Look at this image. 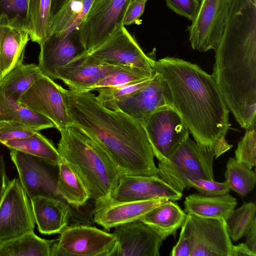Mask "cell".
Returning <instances> with one entry per match:
<instances>
[{"label": "cell", "mask_w": 256, "mask_h": 256, "mask_svg": "<svg viewBox=\"0 0 256 256\" xmlns=\"http://www.w3.org/2000/svg\"><path fill=\"white\" fill-rule=\"evenodd\" d=\"M153 67L168 87L172 106L198 144L224 153L232 145L225 137L230 110L212 74L177 58L154 60Z\"/></svg>", "instance_id": "1"}, {"label": "cell", "mask_w": 256, "mask_h": 256, "mask_svg": "<svg viewBox=\"0 0 256 256\" xmlns=\"http://www.w3.org/2000/svg\"><path fill=\"white\" fill-rule=\"evenodd\" d=\"M72 124L100 146L126 174L157 176L154 155L141 122L103 106L90 92L64 89Z\"/></svg>", "instance_id": "2"}, {"label": "cell", "mask_w": 256, "mask_h": 256, "mask_svg": "<svg viewBox=\"0 0 256 256\" xmlns=\"http://www.w3.org/2000/svg\"><path fill=\"white\" fill-rule=\"evenodd\" d=\"M214 50L212 76L230 111L242 128L256 127V16L230 12Z\"/></svg>", "instance_id": "3"}, {"label": "cell", "mask_w": 256, "mask_h": 256, "mask_svg": "<svg viewBox=\"0 0 256 256\" xmlns=\"http://www.w3.org/2000/svg\"><path fill=\"white\" fill-rule=\"evenodd\" d=\"M57 149L80 177L94 205L108 202L126 174L100 146L72 124L60 132Z\"/></svg>", "instance_id": "4"}, {"label": "cell", "mask_w": 256, "mask_h": 256, "mask_svg": "<svg viewBox=\"0 0 256 256\" xmlns=\"http://www.w3.org/2000/svg\"><path fill=\"white\" fill-rule=\"evenodd\" d=\"M223 154L220 150L202 146L190 137L167 158L158 162V176L180 192L187 188L190 179L214 180L213 162Z\"/></svg>", "instance_id": "5"}, {"label": "cell", "mask_w": 256, "mask_h": 256, "mask_svg": "<svg viewBox=\"0 0 256 256\" xmlns=\"http://www.w3.org/2000/svg\"><path fill=\"white\" fill-rule=\"evenodd\" d=\"M116 244L112 233L88 225L67 226L52 244L50 256H112Z\"/></svg>", "instance_id": "6"}, {"label": "cell", "mask_w": 256, "mask_h": 256, "mask_svg": "<svg viewBox=\"0 0 256 256\" xmlns=\"http://www.w3.org/2000/svg\"><path fill=\"white\" fill-rule=\"evenodd\" d=\"M140 122L158 162L168 158L190 137L188 130L172 106L162 107Z\"/></svg>", "instance_id": "7"}, {"label": "cell", "mask_w": 256, "mask_h": 256, "mask_svg": "<svg viewBox=\"0 0 256 256\" xmlns=\"http://www.w3.org/2000/svg\"><path fill=\"white\" fill-rule=\"evenodd\" d=\"M181 232L190 242V256H231L233 244L223 219L187 214Z\"/></svg>", "instance_id": "8"}, {"label": "cell", "mask_w": 256, "mask_h": 256, "mask_svg": "<svg viewBox=\"0 0 256 256\" xmlns=\"http://www.w3.org/2000/svg\"><path fill=\"white\" fill-rule=\"evenodd\" d=\"M17 102L34 112L50 120L60 132L72 124L64 88L44 74Z\"/></svg>", "instance_id": "9"}, {"label": "cell", "mask_w": 256, "mask_h": 256, "mask_svg": "<svg viewBox=\"0 0 256 256\" xmlns=\"http://www.w3.org/2000/svg\"><path fill=\"white\" fill-rule=\"evenodd\" d=\"M35 223L30 200L14 178L0 202V244L34 232Z\"/></svg>", "instance_id": "10"}, {"label": "cell", "mask_w": 256, "mask_h": 256, "mask_svg": "<svg viewBox=\"0 0 256 256\" xmlns=\"http://www.w3.org/2000/svg\"><path fill=\"white\" fill-rule=\"evenodd\" d=\"M131 1L94 0L77 30L78 38L85 52L103 42L118 24H122Z\"/></svg>", "instance_id": "11"}, {"label": "cell", "mask_w": 256, "mask_h": 256, "mask_svg": "<svg viewBox=\"0 0 256 256\" xmlns=\"http://www.w3.org/2000/svg\"><path fill=\"white\" fill-rule=\"evenodd\" d=\"M10 156L30 199L38 196L62 198L57 190L58 166L20 150H10Z\"/></svg>", "instance_id": "12"}, {"label": "cell", "mask_w": 256, "mask_h": 256, "mask_svg": "<svg viewBox=\"0 0 256 256\" xmlns=\"http://www.w3.org/2000/svg\"><path fill=\"white\" fill-rule=\"evenodd\" d=\"M232 0H200L192 24L188 27L192 49L214 50L221 38Z\"/></svg>", "instance_id": "13"}, {"label": "cell", "mask_w": 256, "mask_h": 256, "mask_svg": "<svg viewBox=\"0 0 256 256\" xmlns=\"http://www.w3.org/2000/svg\"><path fill=\"white\" fill-rule=\"evenodd\" d=\"M108 62L154 72V60L146 56L122 24L101 44L86 52Z\"/></svg>", "instance_id": "14"}, {"label": "cell", "mask_w": 256, "mask_h": 256, "mask_svg": "<svg viewBox=\"0 0 256 256\" xmlns=\"http://www.w3.org/2000/svg\"><path fill=\"white\" fill-rule=\"evenodd\" d=\"M182 197V192L158 175L124 174L120 177L118 185L107 202L142 200L159 198H166L176 202L181 200Z\"/></svg>", "instance_id": "15"}, {"label": "cell", "mask_w": 256, "mask_h": 256, "mask_svg": "<svg viewBox=\"0 0 256 256\" xmlns=\"http://www.w3.org/2000/svg\"><path fill=\"white\" fill-rule=\"evenodd\" d=\"M116 65L84 52L60 68L56 72V80H62L70 90L91 92Z\"/></svg>", "instance_id": "16"}, {"label": "cell", "mask_w": 256, "mask_h": 256, "mask_svg": "<svg viewBox=\"0 0 256 256\" xmlns=\"http://www.w3.org/2000/svg\"><path fill=\"white\" fill-rule=\"evenodd\" d=\"M116 244L112 256H159L163 240L138 220L114 228Z\"/></svg>", "instance_id": "17"}, {"label": "cell", "mask_w": 256, "mask_h": 256, "mask_svg": "<svg viewBox=\"0 0 256 256\" xmlns=\"http://www.w3.org/2000/svg\"><path fill=\"white\" fill-rule=\"evenodd\" d=\"M148 84L130 97L112 105L108 108L120 110L140 121L166 106H172L170 92L162 76L154 70Z\"/></svg>", "instance_id": "18"}, {"label": "cell", "mask_w": 256, "mask_h": 256, "mask_svg": "<svg viewBox=\"0 0 256 256\" xmlns=\"http://www.w3.org/2000/svg\"><path fill=\"white\" fill-rule=\"evenodd\" d=\"M40 46L38 65L44 74L53 80L60 68L85 52L77 31L62 35L51 34Z\"/></svg>", "instance_id": "19"}, {"label": "cell", "mask_w": 256, "mask_h": 256, "mask_svg": "<svg viewBox=\"0 0 256 256\" xmlns=\"http://www.w3.org/2000/svg\"><path fill=\"white\" fill-rule=\"evenodd\" d=\"M170 200L159 198L146 200L108 202L94 205V220L105 230L116 226L140 220L156 208Z\"/></svg>", "instance_id": "20"}, {"label": "cell", "mask_w": 256, "mask_h": 256, "mask_svg": "<svg viewBox=\"0 0 256 256\" xmlns=\"http://www.w3.org/2000/svg\"><path fill=\"white\" fill-rule=\"evenodd\" d=\"M30 200L35 222L40 233L60 234L68 226L71 210L62 198L38 196Z\"/></svg>", "instance_id": "21"}, {"label": "cell", "mask_w": 256, "mask_h": 256, "mask_svg": "<svg viewBox=\"0 0 256 256\" xmlns=\"http://www.w3.org/2000/svg\"><path fill=\"white\" fill-rule=\"evenodd\" d=\"M94 0H57L52 5L50 34L77 31Z\"/></svg>", "instance_id": "22"}, {"label": "cell", "mask_w": 256, "mask_h": 256, "mask_svg": "<svg viewBox=\"0 0 256 256\" xmlns=\"http://www.w3.org/2000/svg\"><path fill=\"white\" fill-rule=\"evenodd\" d=\"M30 39L29 32L26 27L8 22L1 39L2 78L12 68L23 63L26 47Z\"/></svg>", "instance_id": "23"}, {"label": "cell", "mask_w": 256, "mask_h": 256, "mask_svg": "<svg viewBox=\"0 0 256 256\" xmlns=\"http://www.w3.org/2000/svg\"><path fill=\"white\" fill-rule=\"evenodd\" d=\"M238 204L236 198L229 194L207 196L200 193L189 194L185 198L184 212L206 218L225 220Z\"/></svg>", "instance_id": "24"}, {"label": "cell", "mask_w": 256, "mask_h": 256, "mask_svg": "<svg viewBox=\"0 0 256 256\" xmlns=\"http://www.w3.org/2000/svg\"><path fill=\"white\" fill-rule=\"evenodd\" d=\"M187 214L178 203L169 200L153 209L140 220L152 229L162 240L168 236H175L178 228H182Z\"/></svg>", "instance_id": "25"}, {"label": "cell", "mask_w": 256, "mask_h": 256, "mask_svg": "<svg viewBox=\"0 0 256 256\" xmlns=\"http://www.w3.org/2000/svg\"><path fill=\"white\" fill-rule=\"evenodd\" d=\"M57 190L62 199L76 208L84 205L90 198L80 177L63 158L58 166Z\"/></svg>", "instance_id": "26"}, {"label": "cell", "mask_w": 256, "mask_h": 256, "mask_svg": "<svg viewBox=\"0 0 256 256\" xmlns=\"http://www.w3.org/2000/svg\"><path fill=\"white\" fill-rule=\"evenodd\" d=\"M43 74L38 65L22 63L2 78L0 92L17 101Z\"/></svg>", "instance_id": "27"}, {"label": "cell", "mask_w": 256, "mask_h": 256, "mask_svg": "<svg viewBox=\"0 0 256 256\" xmlns=\"http://www.w3.org/2000/svg\"><path fill=\"white\" fill-rule=\"evenodd\" d=\"M3 121L20 122L38 131L56 128L47 118L34 112L0 92V122Z\"/></svg>", "instance_id": "28"}, {"label": "cell", "mask_w": 256, "mask_h": 256, "mask_svg": "<svg viewBox=\"0 0 256 256\" xmlns=\"http://www.w3.org/2000/svg\"><path fill=\"white\" fill-rule=\"evenodd\" d=\"M10 150H14L40 158L58 166L62 158L54 144L39 131L22 138L10 140L2 143Z\"/></svg>", "instance_id": "29"}, {"label": "cell", "mask_w": 256, "mask_h": 256, "mask_svg": "<svg viewBox=\"0 0 256 256\" xmlns=\"http://www.w3.org/2000/svg\"><path fill=\"white\" fill-rule=\"evenodd\" d=\"M54 240L40 238L34 232H28L0 244V256H50Z\"/></svg>", "instance_id": "30"}, {"label": "cell", "mask_w": 256, "mask_h": 256, "mask_svg": "<svg viewBox=\"0 0 256 256\" xmlns=\"http://www.w3.org/2000/svg\"><path fill=\"white\" fill-rule=\"evenodd\" d=\"M52 0H28V30L40 45L50 35Z\"/></svg>", "instance_id": "31"}, {"label": "cell", "mask_w": 256, "mask_h": 256, "mask_svg": "<svg viewBox=\"0 0 256 256\" xmlns=\"http://www.w3.org/2000/svg\"><path fill=\"white\" fill-rule=\"evenodd\" d=\"M224 176L230 190L241 196H246L254 187L256 174L254 171L230 158L226 166Z\"/></svg>", "instance_id": "32"}, {"label": "cell", "mask_w": 256, "mask_h": 256, "mask_svg": "<svg viewBox=\"0 0 256 256\" xmlns=\"http://www.w3.org/2000/svg\"><path fill=\"white\" fill-rule=\"evenodd\" d=\"M256 206L252 202H244L234 209L224 220L227 232L233 242L244 236L254 220L256 218Z\"/></svg>", "instance_id": "33"}, {"label": "cell", "mask_w": 256, "mask_h": 256, "mask_svg": "<svg viewBox=\"0 0 256 256\" xmlns=\"http://www.w3.org/2000/svg\"><path fill=\"white\" fill-rule=\"evenodd\" d=\"M154 72L132 66L116 64L104 78L92 88V90L102 87L118 86L143 80L152 78Z\"/></svg>", "instance_id": "34"}, {"label": "cell", "mask_w": 256, "mask_h": 256, "mask_svg": "<svg viewBox=\"0 0 256 256\" xmlns=\"http://www.w3.org/2000/svg\"><path fill=\"white\" fill-rule=\"evenodd\" d=\"M152 78L123 85L98 88L94 90L98 93L96 98L103 106L109 108L113 104L124 100L141 90L148 84Z\"/></svg>", "instance_id": "35"}, {"label": "cell", "mask_w": 256, "mask_h": 256, "mask_svg": "<svg viewBox=\"0 0 256 256\" xmlns=\"http://www.w3.org/2000/svg\"><path fill=\"white\" fill-rule=\"evenodd\" d=\"M235 159L252 168L256 163V127L246 130L243 138L238 142L235 150Z\"/></svg>", "instance_id": "36"}, {"label": "cell", "mask_w": 256, "mask_h": 256, "mask_svg": "<svg viewBox=\"0 0 256 256\" xmlns=\"http://www.w3.org/2000/svg\"><path fill=\"white\" fill-rule=\"evenodd\" d=\"M28 10V0H0V16H5L10 24L27 28Z\"/></svg>", "instance_id": "37"}, {"label": "cell", "mask_w": 256, "mask_h": 256, "mask_svg": "<svg viewBox=\"0 0 256 256\" xmlns=\"http://www.w3.org/2000/svg\"><path fill=\"white\" fill-rule=\"evenodd\" d=\"M195 188L200 194L207 196H216L229 194L230 190L226 180L220 182L203 178L190 179L187 181V188Z\"/></svg>", "instance_id": "38"}, {"label": "cell", "mask_w": 256, "mask_h": 256, "mask_svg": "<svg viewBox=\"0 0 256 256\" xmlns=\"http://www.w3.org/2000/svg\"><path fill=\"white\" fill-rule=\"evenodd\" d=\"M38 130L24 124L10 121L0 122V143L10 140L30 136Z\"/></svg>", "instance_id": "39"}, {"label": "cell", "mask_w": 256, "mask_h": 256, "mask_svg": "<svg viewBox=\"0 0 256 256\" xmlns=\"http://www.w3.org/2000/svg\"><path fill=\"white\" fill-rule=\"evenodd\" d=\"M168 8L176 14L192 21L199 5V0H165Z\"/></svg>", "instance_id": "40"}, {"label": "cell", "mask_w": 256, "mask_h": 256, "mask_svg": "<svg viewBox=\"0 0 256 256\" xmlns=\"http://www.w3.org/2000/svg\"><path fill=\"white\" fill-rule=\"evenodd\" d=\"M146 2V0H132L124 13L122 24L125 26L136 23L144 12Z\"/></svg>", "instance_id": "41"}, {"label": "cell", "mask_w": 256, "mask_h": 256, "mask_svg": "<svg viewBox=\"0 0 256 256\" xmlns=\"http://www.w3.org/2000/svg\"><path fill=\"white\" fill-rule=\"evenodd\" d=\"M191 246L188 238L180 232L176 244L173 247L170 256H190Z\"/></svg>", "instance_id": "42"}, {"label": "cell", "mask_w": 256, "mask_h": 256, "mask_svg": "<svg viewBox=\"0 0 256 256\" xmlns=\"http://www.w3.org/2000/svg\"><path fill=\"white\" fill-rule=\"evenodd\" d=\"M10 182L6 173L4 155L0 150V202Z\"/></svg>", "instance_id": "43"}, {"label": "cell", "mask_w": 256, "mask_h": 256, "mask_svg": "<svg viewBox=\"0 0 256 256\" xmlns=\"http://www.w3.org/2000/svg\"><path fill=\"white\" fill-rule=\"evenodd\" d=\"M245 236L246 244L254 253L256 254V218L252 221Z\"/></svg>", "instance_id": "44"}, {"label": "cell", "mask_w": 256, "mask_h": 256, "mask_svg": "<svg viewBox=\"0 0 256 256\" xmlns=\"http://www.w3.org/2000/svg\"><path fill=\"white\" fill-rule=\"evenodd\" d=\"M247 246L246 243H240L236 246H232L231 256H256Z\"/></svg>", "instance_id": "45"}, {"label": "cell", "mask_w": 256, "mask_h": 256, "mask_svg": "<svg viewBox=\"0 0 256 256\" xmlns=\"http://www.w3.org/2000/svg\"><path fill=\"white\" fill-rule=\"evenodd\" d=\"M8 21L6 17L4 15L0 16V80L2 79V72H1V49H0V44H1V39L2 37V35L4 32V27L8 24Z\"/></svg>", "instance_id": "46"}, {"label": "cell", "mask_w": 256, "mask_h": 256, "mask_svg": "<svg viewBox=\"0 0 256 256\" xmlns=\"http://www.w3.org/2000/svg\"><path fill=\"white\" fill-rule=\"evenodd\" d=\"M57 0H52V5L54 4Z\"/></svg>", "instance_id": "47"}, {"label": "cell", "mask_w": 256, "mask_h": 256, "mask_svg": "<svg viewBox=\"0 0 256 256\" xmlns=\"http://www.w3.org/2000/svg\"><path fill=\"white\" fill-rule=\"evenodd\" d=\"M253 1L256 4V0H253Z\"/></svg>", "instance_id": "48"}, {"label": "cell", "mask_w": 256, "mask_h": 256, "mask_svg": "<svg viewBox=\"0 0 256 256\" xmlns=\"http://www.w3.org/2000/svg\"><path fill=\"white\" fill-rule=\"evenodd\" d=\"M147 0V1H148V0Z\"/></svg>", "instance_id": "49"}]
</instances>
